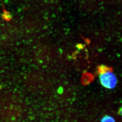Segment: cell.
Masks as SVG:
<instances>
[{
	"instance_id": "cell-1",
	"label": "cell",
	"mask_w": 122,
	"mask_h": 122,
	"mask_svg": "<svg viewBox=\"0 0 122 122\" xmlns=\"http://www.w3.org/2000/svg\"><path fill=\"white\" fill-rule=\"evenodd\" d=\"M99 78L102 85L107 89H113L117 83L116 76L111 71L101 73L99 76Z\"/></svg>"
},
{
	"instance_id": "cell-2",
	"label": "cell",
	"mask_w": 122,
	"mask_h": 122,
	"mask_svg": "<svg viewBox=\"0 0 122 122\" xmlns=\"http://www.w3.org/2000/svg\"><path fill=\"white\" fill-rule=\"evenodd\" d=\"M101 122H115V121L112 117L106 115L103 117Z\"/></svg>"
}]
</instances>
